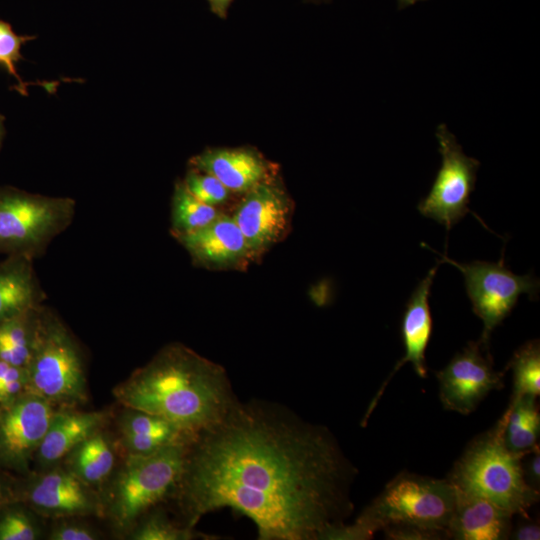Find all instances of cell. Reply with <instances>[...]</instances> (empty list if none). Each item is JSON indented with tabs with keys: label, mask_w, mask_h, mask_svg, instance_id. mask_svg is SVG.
I'll list each match as a JSON object with an SVG mask.
<instances>
[{
	"label": "cell",
	"mask_w": 540,
	"mask_h": 540,
	"mask_svg": "<svg viewBox=\"0 0 540 540\" xmlns=\"http://www.w3.org/2000/svg\"><path fill=\"white\" fill-rule=\"evenodd\" d=\"M355 474L326 427L274 402L238 400L189 444L172 499L191 529L231 508L260 540H328L353 510Z\"/></svg>",
	"instance_id": "1"
},
{
	"label": "cell",
	"mask_w": 540,
	"mask_h": 540,
	"mask_svg": "<svg viewBox=\"0 0 540 540\" xmlns=\"http://www.w3.org/2000/svg\"><path fill=\"white\" fill-rule=\"evenodd\" d=\"M113 393L126 408L162 417L193 436L238 402L226 370L181 343L164 346Z\"/></svg>",
	"instance_id": "2"
},
{
	"label": "cell",
	"mask_w": 540,
	"mask_h": 540,
	"mask_svg": "<svg viewBox=\"0 0 540 540\" xmlns=\"http://www.w3.org/2000/svg\"><path fill=\"white\" fill-rule=\"evenodd\" d=\"M456 490L448 479L399 473L351 524L334 529L328 540H367L389 526H411L448 537Z\"/></svg>",
	"instance_id": "3"
},
{
	"label": "cell",
	"mask_w": 540,
	"mask_h": 540,
	"mask_svg": "<svg viewBox=\"0 0 540 540\" xmlns=\"http://www.w3.org/2000/svg\"><path fill=\"white\" fill-rule=\"evenodd\" d=\"M506 411L487 432L475 438L454 464L447 478L460 492L478 496L528 518V510L539 500L523 473L522 456L504 443Z\"/></svg>",
	"instance_id": "4"
},
{
	"label": "cell",
	"mask_w": 540,
	"mask_h": 540,
	"mask_svg": "<svg viewBox=\"0 0 540 540\" xmlns=\"http://www.w3.org/2000/svg\"><path fill=\"white\" fill-rule=\"evenodd\" d=\"M25 369L26 393L60 409L86 402L87 381L81 349L60 318L44 305Z\"/></svg>",
	"instance_id": "5"
},
{
	"label": "cell",
	"mask_w": 540,
	"mask_h": 540,
	"mask_svg": "<svg viewBox=\"0 0 540 540\" xmlns=\"http://www.w3.org/2000/svg\"><path fill=\"white\" fill-rule=\"evenodd\" d=\"M191 442L126 457L108 497V513L118 529L133 528L150 510L173 498Z\"/></svg>",
	"instance_id": "6"
},
{
	"label": "cell",
	"mask_w": 540,
	"mask_h": 540,
	"mask_svg": "<svg viewBox=\"0 0 540 540\" xmlns=\"http://www.w3.org/2000/svg\"><path fill=\"white\" fill-rule=\"evenodd\" d=\"M76 202L70 197L31 193L0 186V254L41 256L72 223Z\"/></svg>",
	"instance_id": "7"
},
{
	"label": "cell",
	"mask_w": 540,
	"mask_h": 540,
	"mask_svg": "<svg viewBox=\"0 0 540 540\" xmlns=\"http://www.w3.org/2000/svg\"><path fill=\"white\" fill-rule=\"evenodd\" d=\"M442 262L457 267L464 275L465 288L473 312L483 321L480 342L488 347L490 335L495 327L510 314L521 294L531 300L537 298L539 280L531 274L516 275L504 264V255L498 262H457L439 254Z\"/></svg>",
	"instance_id": "8"
},
{
	"label": "cell",
	"mask_w": 540,
	"mask_h": 540,
	"mask_svg": "<svg viewBox=\"0 0 540 540\" xmlns=\"http://www.w3.org/2000/svg\"><path fill=\"white\" fill-rule=\"evenodd\" d=\"M442 164L429 194L418 204V211L450 230L470 210L468 203L475 188L480 162L467 156L445 124L436 130Z\"/></svg>",
	"instance_id": "9"
},
{
	"label": "cell",
	"mask_w": 540,
	"mask_h": 540,
	"mask_svg": "<svg viewBox=\"0 0 540 540\" xmlns=\"http://www.w3.org/2000/svg\"><path fill=\"white\" fill-rule=\"evenodd\" d=\"M292 214L290 196L272 176L246 192L231 216L256 261L286 236Z\"/></svg>",
	"instance_id": "10"
},
{
	"label": "cell",
	"mask_w": 540,
	"mask_h": 540,
	"mask_svg": "<svg viewBox=\"0 0 540 540\" xmlns=\"http://www.w3.org/2000/svg\"><path fill=\"white\" fill-rule=\"evenodd\" d=\"M503 376L494 369L488 347L469 342L437 372L440 401L445 409L468 415L491 391L503 387Z\"/></svg>",
	"instance_id": "11"
},
{
	"label": "cell",
	"mask_w": 540,
	"mask_h": 540,
	"mask_svg": "<svg viewBox=\"0 0 540 540\" xmlns=\"http://www.w3.org/2000/svg\"><path fill=\"white\" fill-rule=\"evenodd\" d=\"M56 408L48 401L25 393L0 416V456L23 467L35 454L49 428Z\"/></svg>",
	"instance_id": "12"
},
{
	"label": "cell",
	"mask_w": 540,
	"mask_h": 540,
	"mask_svg": "<svg viewBox=\"0 0 540 540\" xmlns=\"http://www.w3.org/2000/svg\"><path fill=\"white\" fill-rule=\"evenodd\" d=\"M174 238L196 266L209 270H245L255 262L232 216L222 212L206 226Z\"/></svg>",
	"instance_id": "13"
},
{
	"label": "cell",
	"mask_w": 540,
	"mask_h": 540,
	"mask_svg": "<svg viewBox=\"0 0 540 540\" xmlns=\"http://www.w3.org/2000/svg\"><path fill=\"white\" fill-rule=\"evenodd\" d=\"M436 271L437 266L429 270L426 277L419 282L407 302L401 326L405 354L397 362L388 378L383 382L365 414L363 423L367 421L369 415L377 405L392 376L405 363L411 362L419 377L425 378L427 375L425 352L433 330L429 295Z\"/></svg>",
	"instance_id": "14"
},
{
	"label": "cell",
	"mask_w": 540,
	"mask_h": 540,
	"mask_svg": "<svg viewBox=\"0 0 540 540\" xmlns=\"http://www.w3.org/2000/svg\"><path fill=\"white\" fill-rule=\"evenodd\" d=\"M190 166L214 176L230 192L239 194L273 176L270 164L250 148L207 149L193 156Z\"/></svg>",
	"instance_id": "15"
},
{
	"label": "cell",
	"mask_w": 540,
	"mask_h": 540,
	"mask_svg": "<svg viewBox=\"0 0 540 540\" xmlns=\"http://www.w3.org/2000/svg\"><path fill=\"white\" fill-rule=\"evenodd\" d=\"M88 485L71 471L54 469L35 479L28 491L30 504L49 517H74L99 511Z\"/></svg>",
	"instance_id": "16"
},
{
	"label": "cell",
	"mask_w": 540,
	"mask_h": 540,
	"mask_svg": "<svg viewBox=\"0 0 540 540\" xmlns=\"http://www.w3.org/2000/svg\"><path fill=\"white\" fill-rule=\"evenodd\" d=\"M456 504L448 527V537L457 540H504L512 531L509 511L484 498L456 488Z\"/></svg>",
	"instance_id": "17"
},
{
	"label": "cell",
	"mask_w": 540,
	"mask_h": 540,
	"mask_svg": "<svg viewBox=\"0 0 540 540\" xmlns=\"http://www.w3.org/2000/svg\"><path fill=\"white\" fill-rule=\"evenodd\" d=\"M106 416L103 412L56 409L36 452L39 462L50 466L67 457L83 441L100 431Z\"/></svg>",
	"instance_id": "18"
},
{
	"label": "cell",
	"mask_w": 540,
	"mask_h": 540,
	"mask_svg": "<svg viewBox=\"0 0 540 540\" xmlns=\"http://www.w3.org/2000/svg\"><path fill=\"white\" fill-rule=\"evenodd\" d=\"M26 255H7L0 261V321L39 308L45 293Z\"/></svg>",
	"instance_id": "19"
},
{
	"label": "cell",
	"mask_w": 540,
	"mask_h": 540,
	"mask_svg": "<svg viewBox=\"0 0 540 540\" xmlns=\"http://www.w3.org/2000/svg\"><path fill=\"white\" fill-rule=\"evenodd\" d=\"M127 409L120 421L121 441L127 456L151 454L172 444L191 442L196 437L162 417Z\"/></svg>",
	"instance_id": "20"
},
{
	"label": "cell",
	"mask_w": 540,
	"mask_h": 540,
	"mask_svg": "<svg viewBox=\"0 0 540 540\" xmlns=\"http://www.w3.org/2000/svg\"><path fill=\"white\" fill-rule=\"evenodd\" d=\"M68 457V470L86 485L103 482L115 465L111 443L100 431L78 445Z\"/></svg>",
	"instance_id": "21"
},
{
	"label": "cell",
	"mask_w": 540,
	"mask_h": 540,
	"mask_svg": "<svg viewBox=\"0 0 540 540\" xmlns=\"http://www.w3.org/2000/svg\"><path fill=\"white\" fill-rule=\"evenodd\" d=\"M42 306L0 321L1 360L26 368L31 357Z\"/></svg>",
	"instance_id": "22"
},
{
	"label": "cell",
	"mask_w": 540,
	"mask_h": 540,
	"mask_svg": "<svg viewBox=\"0 0 540 540\" xmlns=\"http://www.w3.org/2000/svg\"><path fill=\"white\" fill-rule=\"evenodd\" d=\"M506 414L504 443L513 453L524 455L538 445L540 415L536 398L523 396L510 401Z\"/></svg>",
	"instance_id": "23"
},
{
	"label": "cell",
	"mask_w": 540,
	"mask_h": 540,
	"mask_svg": "<svg viewBox=\"0 0 540 540\" xmlns=\"http://www.w3.org/2000/svg\"><path fill=\"white\" fill-rule=\"evenodd\" d=\"M221 212L194 197L183 181L176 182L171 199V228L173 237L200 229L212 222Z\"/></svg>",
	"instance_id": "24"
},
{
	"label": "cell",
	"mask_w": 540,
	"mask_h": 540,
	"mask_svg": "<svg viewBox=\"0 0 540 540\" xmlns=\"http://www.w3.org/2000/svg\"><path fill=\"white\" fill-rule=\"evenodd\" d=\"M507 368L513 371V394L511 401L523 396L537 398L540 394V345L531 340L513 355Z\"/></svg>",
	"instance_id": "25"
},
{
	"label": "cell",
	"mask_w": 540,
	"mask_h": 540,
	"mask_svg": "<svg viewBox=\"0 0 540 540\" xmlns=\"http://www.w3.org/2000/svg\"><path fill=\"white\" fill-rule=\"evenodd\" d=\"M133 540H190L194 538L215 539V536L199 533L180 522L169 519L158 506L145 514L131 529Z\"/></svg>",
	"instance_id": "26"
},
{
	"label": "cell",
	"mask_w": 540,
	"mask_h": 540,
	"mask_svg": "<svg viewBox=\"0 0 540 540\" xmlns=\"http://www.w3.org/2000/svg\"><path fill=\"white\" fill-rule=\"evenodd\" d=\"M34 38V36L16 34L9 23L0 20V65L16 79L17 92L25 96L27 95V84L23 82L17 72V63L23 59L22 46Z\"/></svg>",
	"instance_id": "27"
},
{
	"label": "cell",
	"mask_w": 540,
	"mask_h": 540,
	"mask_svg": "<svg viewBox=\"0 0 540 540\" xmlns=\"http://www.w3.org/2000/svg\"><path fill=\"white\" fill-rule=\"evenodd\" d=\"M182 181L194 197L213 207L224 204L231 193L214 176L194 169H190Z\"/></svg>",
	"instance_id": "28"
},
{
	"label": "cell",
	"mask_w": 540,
	"mask_h": 540,
	"mask_svg": "<svg viewBox=\"0 0 540 540\" xmlns=\"http://www.w3.org/2000/svg\"><path fill=\"white\" fill-rule=\"evenodd\" d=\"M26 369L0 359V405L5 409L26 393Z\"/></svg>",
	"instance_id": "29"
},
{
	"label": "cell",
	"mask_w": 540,
	"mask_h": 540,
	"mask_svg": "<svg viewBox=\"0 0 540 540\" xmlns=\"http://www.w3.org/2000/svg\"><path fill=\"white\" fill-rule=\"evenodd\" d=\"M38 529L31 519L20 511H10L0 519V540H34Z\"/></svg>",
	"instance_id": "30"
},
{
	"label": "cell",
	"mask_w": 540,
	"mask_h": 540,
	"mask_svg": "<svg viewBox=\"0 0 540 540\" xmlns=\"http://www.w3.org/2000/svg\"><path fill=\"white\" fill-rule=\"evenodd\" d=\"M98 538V534L93 529L79 523L60 524L49 535L51 540H95Z\"/></svg>",
	"instance_id": "31"
},
{
	"label": "cell",
	"mask_w": 540,
	"mask_h": 540,
	"mask_svg": "<svg viewBox=\"0 0 540 540\" xmlns=\"http://www.w3.org/2000/svg\"><path fill=\"white\" fill-rule=\"evenodd\" d=\"M522 469L527 483L536 490L540 486L539 445L522 456Z\"/></svg>",
	"instance_id": "32"
},
{
	"label": "cell",
	"mask_w": 540,
	"mask_h": 540,
	"mask_svg": "<svg viewBox=\"0 0 540 540\" xmlns=\"http://www.w3.org/2000/svg\"><path fill=\"white\" fill-rule=\"evenodd\" d=\"M513 538L517 540H538L540 539V528L533 523H525L515 530Z\"/></svg>",
	"instance_id": "33"
},
{
	"label": "cell",
	"mask_w": 540,
	"mask_h": 540,
	"mask_svg": "<svg viewBox=\"0 0 540 540\" xmlns=\"http://www.w3.org/2000/svg\"><path fill=\"white\" fill-rule=\"evenodd\" d=\"M212 13L221 19H226L228 9L233 0H207Z\"/></svg>",
	"instance_id": "34"
},
{
	"label": "cell",
	"mask_w": 540,
	"mask_h": 540,
	"mask_svg": "<svg viewBox=\"0 0 540 540\" xmlns=\"http://www.w3.org/2000/svg\"><path fill=\"white\" fill-rule=\"evenodd\" d=\"M419 1H425V0H397V4H398L399 9H404L406 7L416 4Z\"/></svg>",
	"instance_id": "35"
},
{
	"label": "cell",
	"mask_w": 540,
	"mask_h": 540,
	"mask_svg": "<svg viewBox=\"0 0 540 540\" xmlns=\"http://www.w3.org/2000/svg\"><path fill=\"white\" fill-rule=\"evenodd\" d=\"M4 136H5L4 116L2 114H0V151H1V148H2Z\"/></svg>",
	"instance_id": "36"
},
{
	"label": "cell",
	"mask_w": 540,
	"mask_h": 540,
	"mask_svg": "<svg viewBox=\"0 0 540 540\" xmlns=\"http://www.w3.org/2000/svg\"><path fill=\"white\" fill-rule=\"evenodd\" d=\"M308 1H312V2H321V1H328V0H308Z\"/></svg>",
	"instance_id": "37"
},
{
	"label": "cell",
	"mask_w": 540,
	"mask_h": 540,
	"mask_svg": "<svg viewBox=\"0 0 540 540\" xmlns=\"http://www.w3.org/2000/svg\"><path fill=\"white\" fill-rule=\"evenodd\" d=\"M1 497H2V494H1V487H0V501H1Z\"/></svg>",
	"instance_id": "38"
}]
</instances>
